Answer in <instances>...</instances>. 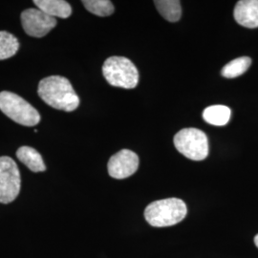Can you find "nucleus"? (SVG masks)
I'll return each mask as SVG.
<instances>
[{
  "instance_id": "16",
  "label": "nucleus",
  "mask_w": 258,
  "mask_h": 258,
  "mask_svg": "<svg viewBox=\"0 0 258 258\" xmlns=\"http://www.w3.org/2000/svg\"><path fill=\"white\" fill-rule=\"evenodd\" d=\"M83 6L93 15L99 17L111 16L115 8L109 0H83Z\"/></svg>"
},
{
  "instance_id": "12",
  "label": "nucleus",
  "mask_w": 258,
  "mask_h": 258,
  "mask_svg": "<svg viewBox=\"0 0 258 258\" xmlns=\"http://www.w3.org/2000/svg\"><path fill=\"white\" fill-rule=\"evenodd\" d=\"M231 111L226 105H212L207 107L203 112V119L206 122L215 125L224 126L231 119Z\"/></svg>"
},
{
  "instance_id": "2",
  "label": "nucleus",
  "mask_w": 258,
  "mask_h": 258,
  "mask_svg": "<svg viewBox=\"0 0 258 258\" xmlns=\"http://www.w3.org/2000/svg\"><path fill=\"white\" fill-rule=\"evenodd\" d=\"M187 209L183 200L167 198L149 204L145 211V218L156 228L170 227L184 220Z\"/></svg>"
},
{
  "instance_id": "9",
  "label": "nucleus",
  "mask_w": 258,
  "mask_h": 258,
  "mask_svg": "<svg viewBox=\"0 0 258 258\" xmlns=\"http://www.w3.org/2000/svg\"><path fill=\"white\" fill-rule=\"evenodd\" d=\"M233 16L235 21L246 28L258 27V0H241L235 5Z\"/></svg>"
},
{
  "instance_id": "1",
  "label": "nucleus",
  "mask_w": 258,
  "mask_h": 258,
  "mask_svg": "<svg viewBox=\"0 0 258 258\" xmlns=\"http://www.w3.org/2000/svg\"><path fill=\"white\" fill-rule=\"evenodd\" d=\"M37 93L43 102L57 110L72 112L80 105V98L72 84L62 76H50L41 80Z\"/></svg>"
},
{
  "instance_id": "13",
  "label": "nucleus",
  "mask_w": 258,
  "mask_h": 258,
  "mask_svg": "<svg viewBox=\"0 0 258 258\" xmlns=\"http://www.w3.org/2000/svg\"><path fill=\"white\" fill-rule=\"evenodd\" d=\"M160 15L169 22H176L181 19L182 8L179 0H156L154 1Z\"/></svg>"
},
{
  "instance_id": "4",
  "label": "nucleus",
  "mask_w": 258,
  "mask_h": 258,
  "mask_svg": "<svg viewBox=\"0 0 258 258\" xmlns=\"http://www.w3.org/2000/svg\"><path fill=\"white\" fill-rule=\"evenodd\" d=\"M0 110L11 120L24 126H35L40 121V115L32 104L10 91L0 92Z\"/></svg>"
},
{
  "instance_id": "10",
  "label": "nucleus",
  "mask_w": 258,
  "mask_h": 258,
  "mask_svg": "<svg viewBox=\"0 0 258 258\" xmlns=\"http://www.w3.org/2000/svg\"><path fill=\"white\" fill-rule=\"evenodd\" d=\"M34 4L52 18L68 19L72 15L71 5L64 0H35Z\"/></svg>"
},
{
  "instance_id": "11",
  "label": "nucleus",
  "mask_w": 258,
  "mask_h": 258,
  "mask_svg": "<svg viewBox=\"0 0 258 258\" xmlns=\"http://www.w3.org/2000/svg\"><path fill=\"white\" fill-rule=\"evenodd\" d=\"M17 157L33 172H42L46 170V166L42 157L35 148L21 147L17 151Z\"/></svg>"
},
{
  "instance_id": "3",
  "label": "nucleus",
  "mask_w": 258,
  "mask_h": 258,
  "mask_svg": "<svg viewBox=\"0 0 258 258\" xmlns=\"http://www.w3.org/2000/svg\"><path fill=\"white\" fill-rule=\"evenodd\" d=\"M102 74L114 87L133 89L139 83V71L134 63L124 56H110L102 65Z\"/></svg>"
},
{
  "instance_id": "7",
  "label": "nucleus",
  "mask_w": 258,
  "mask_h": 258,
  "mask_svg": "<svg viewBox=\"0 0 258 258\" xmlns=\"http://www.w3.org/2000/svg\"><path fill=\"white\" fill-rule=\"evenodd\" d=\"M21 24L28 36L43 37L55 27L56 19L41 10L31 8L21 13Z\"/></svg>"
},
{
  "instance_id": "6",
  "label": "nucleus",
  "mask_w": 258,
  "mask_h": 258,
  "mask_svg": "<svg viewBox=\"0 0 258 258\" xmlns=\"http://www.w3.org/2000/svg\"><path fill=\"white\" fill-rule=\"evenodd\" d=\"M20 185V172L16 162L11 157H0V203L10 204L16 200Z\"/></svg>"
},
{
  "instance_id": "14",
  "label": "nucleus",
  "mask_w": 258,
  "mask_h": 258,
  "mask_svg": "<svg viewBox=\"0 0 258 258\" xmlns=\"http://www.w3.org/2000/svg\"><path fill=\"white\" fill-rule=\"evenodd\" d=\"M251 64V59L249 56L237 57L228 64L225 65L222 69L221 74L224 78L234 79L244 74Z\"/></svg>"
},
{
  "instance_id": "5",
  "label": "nucleus",
  "mask_w": 258,
  "mask_h": 258,
  "mask_svg": "<svg viewBox=\"0 0 258 258\" xmlns=\"http://www.w3.org/2000/svg\"><path fill=\"white\" fill-rule=\"evenodd\" d=\"M176 149L187 159L202 161L209 155V140L200 129H182L174 137Z\"/></svg>"
},
{
  "instance_id": "8",
  "label": "nucleus",
  "mask_w": 258,
  "mask_h": 258,
  "mask_svg": "<svg viewBox=\"0 0 258 258\" xmlns=\"http://www.w3.org/2000/svg\"><path fill=\"white\" fill-rule=\"evenodd\" d=\"M139 157L135 152L129 149H121L111 157L107 169L112 178L125 179L133 175L139 167Z\"/></svg>"
},
{
  "instance_id": "15",
  "label": "nucleus",
  "mask_w": 258,
  "mask_h": 258,
  "mask_svg": "<svg viewBox=\"0 0 258 258\" xmlns=\"http://www.w3.org/2000/svg\"><path fill=\"white\" fill-rule=\"evenodd\" d=\"M19 48V41L17 37L8 32L0 31V60L14 56Z\"/></svg>"
},
{
  "instance_id": "17",
  "label": "nucleus",
  "mask_w": 258,
  "mask_h": 258,
  "mask_svg": "<svg viewBox=\"0 0 258 258\" xmlns=\"http://www.w3.org/2000/svg\"><path fill=\"white\" fill-rule=\"evenodd\" d=\"M254 244H255V246L258 248V234H256L255 237H254Z\"/></svg>"
}]
</instances>
